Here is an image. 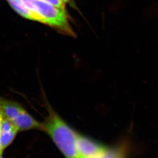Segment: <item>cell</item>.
Returning <instances> with one entry per match:
<instances>
[{
	"mask_svg": "<svg viewBox=\"0 0 158 158\" xmlns=\"http://www.w3.org/2000/svg\"><path fill=\"white\" fill-rule=\"evenodd\" d=\"M14 11L21 16L32 21L46 24L45 21L36 12L32 11L23 4L22 0H6Z\"/></svg>",
	"mask_w": 158,
	"mask_h": 158,
	"instance_id": "obj_6",
	"label": "cell"
},
{
	"mask_svg": "<svg viewBox=\"0 0 158 158\" xmlns=\"http://www.w3.org/2000/svg\"><path fill=\"white\" fill-rule=\"evenodd\" d=\"M3 114L2 113L1 111V108H0V132H1V123H2V119H3ZM4 152V151L2 150V147L1 145V142H0V154H2Z\"/></svg>",
	"mask_w": 158,
	"mask_h": 158,
	"instance_id": "obj_8",
	"label": "cell"
},
{
	"mask_svg": "<svg viewBox=\"0 0 158 158\" xmlns=\"http://www.w3.org/2000/svg\"><path fill=\"white\" fill-rule=\"evenodd\" d=\"M48 115L42 123L43 130L65 158H80L77 149L79 133L73 129L48 103Z\"/></svg>",
	"mask_w": 158,
	"mask_h": 158,
	"instance_id": "obj_1",
	"label": "cell"
},
{
	"mask_svg": "<svg viewBox=\"0 0 158 158\" xmlns=\"http://www.w3.org/2000/svg\"><path fill=\"white\" fill-rule=\"evenodd\" d=\"M0 108L4 117L19 131L43 130L42 123L34 118L18 102L0 96Z\"/></svg>",
	"mask_w": 158,
	"mask_h": 158,
	"instance_id": "obj_3",
	"label": "cell"
},
{
	"mask_svg": "<svg viewBox=\"0 0 158 158\" xmlns=\"http://www.w3.org/2000/svg\"><path fill=\"white\" fill-rule=\"evenodd\" d=\"M29 10L36 12L48 25L63 34L74 36L73 29L68 20L66 10L60 9L42 0H22Z\"/></svg>",
	"mask_w": 158,
	"mask_h": 158,
	"instance_id": "obj_2",
	"label": "cell"
},
{
	"mask_svg": "<svg viewBox=\"0 0 158 158\" xmlns=\"http://www.w3.org/2000/svg\"><path fill=\"white\" fill-rule=\"evenodd\" d=\"M70 0H63V1L66 4V2H69Z\"/></svg>",
	"mask_w": 158,
	"mask_h": 158,
	"instance_id": "obj_9",
	"label": "cell"
},
{
	"mask_svg": "<svg viewBox=\"0 0 158 158\" xmlns=\"http://www.w3.org/2000/svg\"><path fill=\"white\" fill-rule=\"evenodd\" d=\"M0 158H5L3 157V156H2V154H0Z\"/></svg>",
	"mask_w": 158,
	"mask_h": 158,
	"instance_id": "obj_10",
	"label": "cell"
},
{
	"mask_svg": "<svg viewBox=\"0 0 158 158\" xmlns=\"http://www.w3.org/2000/svg\"><path fill=\"white\" fill-rule=\"evenodd\" d=\"M42 1H44L48 3H49L60 9L65 10V3L63 1V0H42Z\"/></svg>",
	"mask_w": 158,
	"mask_h": 158,
	"instance_id": "obj_7",
	"label": "cell"
},
{
	"mask_svg": "<svg viewBox=\"0 0 158 158\" xmlns=\"http://www.w3.org/2000/svg\"><path fill=\"white\" fill-rule=\"evenodd\" d=\"M18 132L19 131L17 127L4 117L0 132L1 145L4 151L14 141Z\"/></svg>",
	"mask_w": 158,
	"mask_h": 158,
	"instance_id": "obj_5",
	"label": "cell"
},
{
	"mask_svg": "<svg viewBox=\"0 0 158 158\" xmlns=\"http://www.w3.org/2000/svg\"><path fill=\"white\" fill-rule=\"evenodd\" d=\"M77 149L80 158H98L109 151L101 143L80 134L77 138Z\"/></svg>",
	"mask_w": 158,
	"mask_h": 158,
	"instance_id": "obj_4",
	"label": "cell"
}]
</instances>
